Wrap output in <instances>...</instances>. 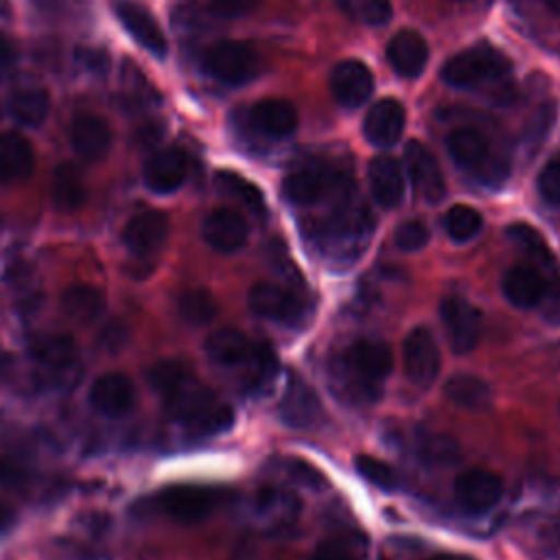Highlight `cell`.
I'll list each match as a JSON object with an SVG mask.
<instances>
[{
  "instance_id": "cell-1",
  "label": "cell",
  "mask_w": 560,
  "mask_h": 560,
  "mask_svg": "<svg viewBox=\"0 0 560 560\" xmlns=\"http://www.w3.org/2000/svg\"><path fill=\"white\" fill-rule=\"evenodd\" d=\"M151 387L162 396L166 411L184 422L197 435H210L225 431L234 413L228 405L219 402L214 394L175 359L158 361L147 374Z\"/></svg>"
},
{
  "instance_id": "cell-2",
  "label": "cell",
  "mask_w": 560,
  "mask_h": 560,
  "mask_svg": "<svg viewBox=\"0 0 560 560\" xmlns=\"http://www.w3.org/2000/svg\"><path fill=\"white\" fill-rule=\"evenodd\" d=\"M394 354L381 339H357L330 365L332 389L350 402H376L392 372Z\"/></svg>"
},
{
  "instance_id": "cell-3",
  "label": "cell",
  "mask_w": 560,
  "mask_h": 560,
  "mask_svg": "<svg viewBox=\"0 0 560 560\" xmlns=\"http://www.w3.org/2000/svg\"><path fill=\"white\" fill-rule=\"evenodd\" d=\"M510 72H512L510 59L494 46L479 42L470 48L459 50L451 59H446L440 74L448 85L459 90H470L483 83H492L494 103L508 105L514 96Z\"/></svg>"
},
{
  "instance_id": "cell-4",
  "label": "cell",
  "mask_w": 560,
  "mask_h": 560,
  "mask_svg": "<svg viewBox=\"0 0 560 560\" xmlns=\"http://www.w3.org/2000/svg\"><path fill=\"white\" fill-rule=\"evenodd\" d=\"M203 68L221 83L241 85L260 74L262 59L258 50L245 42L221 39L203 52Z\"/></svg>"
},
{
  "instance_id": "cell-5",
  "label": "cell",
  "mask_w": 560,
  "mask_h": 560,
  "mask_svg": "<svg viewBox=\"0 0 560 560\" xmlns=\"http://www.w3.org/2000/svg\"><path fill=\"white\" fill-rule=\"evenodd\" d=\"M28 357L52 385H72L79 376V350L68 335H35L28 343Z\"/></svg>"
},
{
  "instance_id": "cell-6",
  "label": "cell",
  "mask_w": 560,
  "mask_h": 560,
  "mask_svg": "<svg viewBox=\"0 0 560 560\" xmlns=\"http://www.w3.org/2000/svg\"><path fill=\"white\" fill-rule=\"evenodd\" d=\"M247 304L258 317L276 319L282 324H300L306 317L304 298L293 289L276 282H256L249 289Z\"/></svg>"
},
{
  "instance_id": "cell-7",
  "label": "cell",
  "mask_w": 560,
  "mask_h": 560,
  "mask_svg": "<svg viewBox=\"0 0 560 560\" xmlns=\"http://www.w3.org/2000/svg\"><path fill=\"white\" fill-rule=\"evenodd\" d=\"M440 317L453 352L466 354L477 348L481 337V315L477 306L459 295H448L440 304Z\"/></svg>"
},
{
  "instance_id": "cell-8",
  "label": "cell",
  "mask_w": 560,
  "mask_h": 560,
  "mask_svg": "<svg viewBox=\"0 0 560 560\" xmlns=\"http://www.w3.org/2000/svg\"><path fill=\"white\" fill-rule=\"evenodd\" d=\"M370 230H372V221L363 210H354V212L343 210L319 225L317 238L322 243V249L335 256H346V254L357 256L359 241H365Z\"/></svg>"
},
{
  "instance_id": "cell-9",
  "label": "cell",
  "mask_w": 560,
  "mask_h": 560,
  "mask_svg": "<svg viewBox=\"0 0 560 560\" xmlns=\"http://www.w3.org/2000/svg\"><path fill=\"white\" fill-rule=\"evenodd\" d=\"M440 363V348L431 330L424 326H416L402 343V368L407 378L418 387H427L435 381Z\"/></svg>"
},
{
  "instance_id": "cell-10",
  "label": "cell",
  "mask_w": 560,
  "mask_h": 560,
  "mask_svg": "<svg viewBox=\"0 0 560 560\" xmlns=\"http://www.w3.org/2000/svg\"><path fill=\"white\" fill-rule=\"evenodd\" d=\"M457 503L470 514H483L497 505L503 492V481L497 472L486 468H468L457 475L453 486Z\"/></svg>"
},
{
  "instance_id": "cell-11",
  "label": "cell",
  "mask_w": 560,
  "mask_h": 560,
  "mask_svg": "<svg viewBox=\"0 0 560 560\" xmlns=\"http://www.w3.org/2000/svg\"><path fill=\"white\" fill-rule=\"evenodd\" d=\"M112 7H114L118 22L127 28V33L144 50H149L153 57H160V59L166 57V52H168L166 35L149 9H144L142 4H138L133 0H114Z\"/></svg>"
},
{
  "instance_id": "cell-12",
  "label": "cell",
  "mask_w": 560,
  "mask_h": 560,
  "mask_svg": "<svg viewBox=\"0 0 560 560\" xmlns=\"http://www.w3.org/2000/svg\"><path fill=\"white\" fill-rule=\"evenodd\" d=\"M405 166L413 188L422 199H427L429 203L442 201L446 192L442 168L433 153L420 140H409L405 144Z\"/></svg>"
},
{
  "instance_id": "cell-13",
  "label": "cell",
  "mask_w": 560,
  "mask_h": 560,
  "mask_svg": "<svg viewBox=\"0 0 560 560\" xmlns=\"http://www.w3.org/2000/svg\"><path fill=\"white\" fill-rule=\"evenodd\" d=\"M337 182L339 177L330 168L322 164H304L282 179V195L295 206H308L330 195Z\"/></svg>"
},
{
  "instance_id": "cell-14",
  "label": "cell",
  "mask_w": 560,
  "mask_h": 560,
  "mask_svg": "<svg viewBox=\"0 0 560 560\" xmlns=\"http://www.w3.org/2000/svg\"><path fill=\"white\" fill-rule=\"evenodd\" d=\"M201 236L214 252L234 254L247 243L249 225L241 212L232 208H214L201 223Z\"/></svg>"
},
{
  "instance_id": "cell-15",
  "label": "cell",
  "mask_w": 560,
  "mask_h": 560,
  "mask_svg": "<svg viewBox=\"0 0 560 560\" xmlns=\"http://www.w3.org/2000/svg\"><path fill=\"white\" fill-rule=\"evenodd\" d=\"M328 85L339 105L359 107L370 98L374 90V77L363 61L343 59L330 70Z\"/></svg>"
},
{
  "instance_id": "cell-16",
  "label": "cell",
  "mask_w": 560,
  "mask_h": 560,
  "mask_svg": "<svg viewBox=\"0 0 560 560\" xmlns=\"http://www.w3.org/2000/svg\"><path fill=\"white\" fill-rule=\"evenodd\" d=\"M407 114L400 101L378 98L363 118V136L374 147H394L405 131Z\"/></svg>"
},
{
  "instance_id": "cell-17",
  "label": "cell",
  "mask_w": 560,
  "mask_h": 560,
  "mask_svg": "<svg viewBox=\"0 0 560 560\" xmlns=\"http://www.w3.org/2000/svg\"><path fill=\"white\" fill-rule=\"evenodd\" d=\"M88 400L94 411L118 418L127 413L136 400V387L127 374L120 372H107L94 378L90 385Z\"/></svg>"
},
{
  "instance_id": "cell-18",
  "label": "cell",
  "mask_w": 560,
  "mask_h": 560,
  "mask_svg": "<svg viewBox=\"0 0 560 560\" xmlns=\"http://www.w3.org/2000/svg\"><path fill=\"white\" fill-rule=\"evenodd\" d=\"M278 413L291 429H311L322 418V405L313 387L293 374L287 381Z\"/></svg>"
},
{
  "instance_id": "cell-19",
  "label": "cell",
  "mask_w": 560,
  "mask_h": 560,
  "mask_svg": "<svg viewBox=\"0 0 560 560\" xmlns=\"http://www.w3.org/2000/svg\"><path fill=\"white\" fill-rule=\"evenodd\" d=\"M186 179V155L177 147L155 151L142 168V182L158 195L175 192Z\"/></svg>"
},
{
  "instance_id": "cell-20",
  "label": "cell",
  "mask_w": 560,
  "mask_h": 560,
  "mask_svg": "<svg viewBox=\"0 0 560 560\" xmlns=\"http://www.w3.org/2000/svg\"><path fill=\"white\" fill-rule=\"evenodd\" d=\"M168 236V217L160 210H144L129 219L122 230V243L136 256L158 252Z\"/></svg>"
},
{
  "instance_id": "cell-21",
  "label": "cell",
  "mask_w": 560,
  "mask_h": 560,
  "mask_svg": "<svg viewBox=\"0 0 560 560\" xmlns=\"http://www.w3.org/2000/svg\"><path fill=\"white\" fill-rule=\"evenodd\" d=\"M368 184L374 201L383 208L400 206L405 197V171L392 155H376L368 164Z\"/></svg>"
},
{
  "instance_id": "cell-22",
  "label": "cell",
  "mask_w": 560,
  "mask_h": 560,
  "mask_svg": "<svg viewBox=\"0 0 560 560\" xmlns=\"http://www.w3.org/2000/svg\"><path fill=\"white\" fill-rule=\"evenodd\" d=\"M70 142L79 158L98 162L112 147V129L107 120L96 114H79L70 125Z\"/></svg>"
},
{
  "instance_id": "cell-23",
  "label": "cell",
  "mask_w": 560,
  "mask_h": 560,
  "mask_svg": "<svg viewBox=\"0 0 560 560\" xmlns=\"http://www.w3.org/2000/svg\"><path fill=\"white\" fill-rule=\"evenodd\" d=\"M385 55L396 74L405 79H413L422 74L429 61V46L418 31L402 28L389 39Z\"/></svg>"
},
{
  "instance_id": "cell-24",
  "label": "cell",
  "mask_w": 560,
  "mask_h": 560,
  "mask_svg": "<svg viewBox=\"0 0 560 560\" xmlns=\"http://www.w3.org/2000/svg\"><path fill=\"white\" fill-rule=\"evenodd\" d=\"M162 510L177 523H199L212 510V494L197 486H171L160 494Z\"/></svg>"
},
{
  "instance_id": "cell-25",
  "label": "cell",
  "mask_w": 560,
  "mask_h": 560,
  "mask_svg": "<svg viewBox=\"0 0 560 560\" xmlns=\"http://www.w3.org/2000/svg\"><path fill=\"white\" fill-rule=\"evenodd\" d=\"M249 125L265 138L280 140L295 131L298 112L284 98H262L252 105Z\"/></svg>"
},
{
  "instance_id": "cell-26",
  "label": "cell",
  "mask_w": 560,
  "mask_h": 560,
  "mask_svg": "<svg viewBox=\"0 0 560 560\" xmlns=\"http://www.w3.org/2000/svg\"><path fill=\"white\" fill-rule=\"evenodd\" d=\"M501 291L516 308H534L547 293V282L536 267L514 265L501 276Z\"/></svg>"
},
{
  "instance_id": "cell-27",
  "label": "cell",
  "mask_w": 560,
  "mask_h": 560,
  "mask_svg": "<svg viewBox=\"0 0 560 560\" xmlns=\"http://www.w3.org/2000/svg\"><path fill=\"white\" fill-rule=\"evenodd\" d=\"M446 149L459 168L472 171L475 175H479V171L492 160L488 138L472 127H459L451 131L446 138Z\"/></svg>"
},
{
  "instance_id": "cell-28",
  "label": "cell",
  "mask_w": 560,
  "mask_h": 560,
  "mask_svg": "<svg viewBox=\"0 0 560 560\" xmlns=\"http://www.w3.org/2000/svg\"><path fill=\"white\" fill-rule=\"evenodd\" d=\"M35 168V153L31 142L15 133H0V182L15 184L26 179Z\"/></svg>"
},
{
  "instance_id": "cell-29",
  "label": "cell",
  "mask_w": 560,
  "mask_h": 560,
  "mask_svg": "<svg viewBox=\"0 0 560 560\" xmlns=\"http://www.w3.org/2000/svg\"><path fill=\"white\" fill-rule=\"evenodd\" d=\"M203 348H206L208 359L219 365H228V368L243 365L245 368L256 350V343H252L236 328H219L212 335H208Z\"/></svg>"
},
{
  "instance_id": "cell-30",
  "label": "cell",
  "mask_w": 560,
  "mask_h": 560,
  "mask_svg": "<svg viewBox=\"0 0 560 560\" xmlns=\"http://www.w3.org/2000/svg\"><path fill=\"white\" fill-rule=\"evenodd\" d=\"M446 398L468 411H486L492 405V387L477 374L457 372L446 378L444 383Z\"/></svg>"
},
{
  "instance_id": "cell-31",
  "label": "cell",
  "mask_w": 560,
  "mask_h": 560,
  "mask_svg": "<svg viewBox=\"0 0 560 560\" xmlns=\"http://www.w3.org/2000/svg\"><path fill=\"white\" fill-rule=\"evenodd\" d=\"M88 188L81 171L74 164H59L50 182L52 206L61 212H74L85 203Z\"/></svg>"
},
{
  "instance_id": "cell-32",
  "label": "cell",
  "mask_w": 560,
  "mask_h": 560,
  "mask_svg": "<svg viewBox=\"0 0 560 560\" xmlns=\"http://www.w3.org/2000/svg\"><path fill=\"white\" fill-rule=\"evenodd\" d=\"M7 112L24 127H37L50 112V96L42 88H20L7 98Z\"/></svg>"
},
{
  "instance_id": "cell-33",
  "label": "cell",
  "mask_w": 560,
  "mask_h": 560,
  "mask_svg": "<svg viewBox=\"0 0 560 560\" xmlns=\"http://www.w3.org/2000/svg\"><path fill=\"white\" fill-rule=\"evenodd\" d=\"M61 308L70 319H74L79 324H90L96 317H101V313L105 308V298L96 287L81 282V284H72L63 291Z\"/></svg>"
},
{
  "instance_id": "cell-34",
  "label": "cell",
  "mask_w": 560,
  "mask_h": 560,
  "mask_svg": "<svg viewBox=\"0 0 560 560\" xmlns=\"http://www.w3.org/2000/svg\"><path fill=\"white\" fill-rule=\"evenodd\" d=\"M416 455L427 466H453L462 459V446L448 433H420Z\"/></svg>"
},
{
  "instance_id": "cell-35",
  "label": "cell",
  "mask_w": 560,
  "mask_h": 560,
  "mask_svg": "<svg viewBox=\"0 0 560 560\" xmlns=\"http://www.w3.org/2000/svg\"><path fill=\"white\" fill-rule=\"evenodd\" d=\"M214 184L223 195L236 199L241 206H245L254 214H265L267 208H265V197H262L260 188L256 184H252L249 179H245L243 175H238L234 171H219L214 175Z\"/></svg>"
},
{
  "instance_id": "cell-36",
  "label": "cell",
  "mask_w": 560,
  "mask_h": 560,
  "mask_svg": "<svg viewBox=\"0 0 560 560\" xmlns=\"http://www.w3.org/2000/svg\"><path fill=\"white\" fill-rule=\"evenodd\" d=\"M219 313V304L208 289H188L177 298V315L190 326H206Z\"/></svg>"
},
{
  "instance_id": "cell-37",
  "label": "cell",
  "mask_w": 560,
  "mask_h": 560,
  "mask_svg": "<svg viewBox=\"0 0 560 560\" xmlns=\"http://www.w3.org/2000/svg\"><path fill=\"white\" fill-rule=\"evenodd\" d=\"M481 225H483L481 214L472 206H466V203L451 206L444 217V230L451 236V241H455V243L472 241L479 234Z\"/></svg>"
},
{
  "instance_id": "cell-38",
  "label": "cell",
  "mask_w": 560,
  "mask_h": 560,
  "mask_svg": "<svg viewBox=\"0 0 560 560\" xmlns=\"http://www.w3.org/2000/svg\"><path fill=\"white\" fill-rule=\"evenodd\" d=\"M337 4L346 15L368 26L387 24L392 18L389 0H337Z\"/></svg>"
},
{
  "instance_id": "cell-39",
  "label": "cell",
  "mask_w": 560,
  "mask_h": 560,
  "mask_svg": "<svg viewBox=\"0 0 560 560\" xmlns=\"http://www.w3.org/2000/svg\"><path fill=\"white\" fill-rule=\"evenodd\" d=\"M505 234L510 236L512 243H516L523 252H527L534 260L542 262V265H551L553 262V254L547 245V241L542 238V234L538 230H534L527 223H512L508 225Z\"/></svg>"
},
{
  "instance_id": "cell-40",
  "label": "cell",
  "mask_w": 560,
  "mask_h": 560,
  "mask_svg": "<svg viewBox=\"0 0 560 560\" xmlns=\"http://www.w3.org/2000/svg\"><path fill=\"white\" fill-rule=\"evenodd\" d=\"M354 466L357 472L368 479L370 483H374L381 490H394L396 488V472L381 459L370 457V455H357L354 457Z\"/></svg>"
},
{
  "instance_id": "cell-41",
  "label": "cell",
  "mask_w": 560,
  "mask_h": 560,
  "mask_svg": "<svg viewBox=\"0 0 560 560\" xmlns=\"http://www.w3.org/2000/svg\"><path fill=\"white\" fill-rule=\"evenodd\" d=\"M429 238H431L429 228L422 221H418V219L402 221L396 228V232H394L396 247L402 249V252H418V249H422L429 243Z\"/></svg>"
},
{
  "instance_id": "cell-42",
  "label": "cell",
  "mask_w": 560,
  "mask_h": 560,
  "mask_svg": "<svg viewBox=\"0 0 560 560\" xmlns=\"http://www.w3.org/2000/svg\"><path fill=\"white\" fill-rule=\"evenodd\" d=\"M536 188L547 203L560 206V160H553L542 166L536 179Z\"/></svg>"
},
{
  "instance_id": "cell-43",
  "label": "cell",
  "mask_w": 560,
  "mask_h": 560,
  "mask_svg": "<svg viewBox=\"0 0 560 560\" xmlns=\"http://www.w3.org/2000/svg\"><path fill=\"white\" fill-rule=\"evenodd\" d=\"M311 560H359L357 547L343 538H328L319 542Z\"/></svg>"
},
{
  "instance_id": "cell-44",
  "label": "cell",
  "mask_w": 560,
  "mask_h": 560,
  "mask_svg": "<svg viewBox=\"0 0 560 560\" xmlns=\"http://www.w3.org/2000/svg\"><path fill=\"white\" fill-rule=\"evenodd\" d=\"M291 472H293V477L300 483H304V486H308L313 490H319V488L326 486V477L313 464H308V462H300V459L293 462L291 464Z\"/></svg>"
},
{
  "instance_id": "cell-45",
  "label": "cell",
  "mask_w": 560,
  "mask_h": 560,
  "mask_svg": "<svg viewBox=\"0 0 560 560\" xmlns=\"http://www.w3.org/2000/svg\"><path fill=\"white\" fill-rule=\"evenodd\" d=\"M254 0H210L212 13L219 18H241L252 9Z\"/></svg>"
},
{
  "instance_id": "cell-46",
  "label": "cell",
  "mask_w": 560,
  "mask_h": 560,
  "mask_svg": "<svg viewBox=\"0 0 560 560\" xmlns=\"http://www.w3.org/2000/svg\"><path fill=\"white\" fill-rule=\"evenodd\" d=\"M15 59H18V50H15L13 42L9 37L0 35V81L9 74Z\"/></svg>"
},
{
  "instance_id": "cell-47",
  "label": "cell",
  "mask_w": 560,
  "mask_h": 560,
  "mask_svg": "<svg viewBox=\"0 0 560 560\" xmlns=\"http://www.w3.org/2000/svg\"><path fill=\"white\" fill-rule=\"evenodd\" d=\"M79 57H83L90 68H96V70L107 68V57L101 50H81Z\"/></svg>"
},
{
  "instance_id": "cell-48",
  "label": "cell",
  "mask_w": 560,
  "mask_h": 560,
  "mask_svg": "<svg viewBox=\"0 0 560 560\" xmlns=\"http://www.w3.org/2000/svg\"><path fill=\"white\" fill-rule=\"evenodd\" d=\"M13 523H15V512H13V508H11L9 503L0 501V534L7 532Z\"/></svg>"
},
{
  "instance_id": "cell-49",
  "label": "cell",
  "mask_w": 560,
  "mask_h": 560,
  "mask_svg": "<svg viewBox=\"0 0 560 560\" xmlns=\"http://www.w3.org/2000/svg\"><path fill=\"white\" fill-rule=\"evenodd\" d=\"M429 560H470V558L457 556V553H438V556H433V558H429Z\"/></svg>"
},
{
  "instance_id": "cell-50",
  "label": "cell",
  "mask_w": 560,
  "mask_h": 560,
  "mask_svg": "<svg viewBox=\"0 0 560 560\" xmlns=\"http://www.w3.org/2000/svg\"><path fill=\"white\" fill-rule=\"evenodd\" d=\"M551 13H556V15H560V0H540Z\"/></svg>"
}]
</instances>
